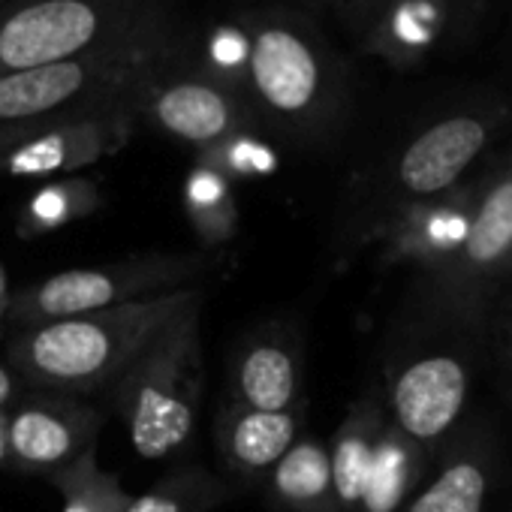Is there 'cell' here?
Wrapping results in <instances>:
<instances>
[{
	"instance_id": "obj_12",
	"label": "cell",
	"mask_w": 512,
	"mask_h": 512,
	"mask_svg": "<svg viewBox=\"0 0 512 512\" xmlns=\"http://www.w3.org/2000/svg\"><path fill=\"white\" fill-rule=\"evenodd\" d=\"M464 401V371L455 359L434 356L410 365L395 383L392 404L401 428L413 437H437L452 425Z\"/></svg>"
},
{
	"instance_id": "obj_26",
	"label": "cell",
	"mask_w": 512,
	"mask_h": 512,
	"mask_svg": "<svg viewBox=\"0 0 512 512\" xmlns=\"http://www.w3.org/2000/svg\"><path fill=\"white\" fill-rule=\"evenodd\" d=\"M7 305H10V290H7L4 266H0V317H7Z\"/></svg>"
},
{
	"instance_id": "obj_23",
	"label": "cell",
	"mask_w": 512,
	"mask_h": 512,
	"mask_svg": "<svg viewBox=\"0 0 512 512\" xmlns=\"http://www.w3.org/2000/svg\"><path fill=\"white\" fill-rule=\"evenodd\" d=\"M401 485H404V452H398L392 443L374 446L371 473H368V485L362 494L365 506L371 512H389L392 503L398 500Z\"/></svg>"
},
{
	"instance_id": "obj_11",
	"label": "cell",
	"mask_w": 512,
	"mask_h": 512,
	"mask_svg": "<svg viewBox=\"0 0 512 512\" xmlns=\"http://www.w3.org/2000/svg\"><path fill=\"white\" fill-rule=\"evenodd\" d=\"M302 407L266 413L250 410L235 401H223L214 419V446L229 473L241 479H260L287 455L302 437Z\"/></svg>"
},
{
	"instance_id": "obj_10",
	"label": "cell",
	"mask_w": 512,
	"mask_h": 512,
	"mask_svg": "<svg viewBox=\"0 0 512 512\" xmlns=\"http://www.w3.org/2000/svg\"><path fill=\"white\" fill-rule=\"evenodd\" d=\"M302 389L299 344L281 326H263L241 341L229 368V401L250 410H290Z\"/></svg>"
},
{
	"instance_id": "obj_3",
	"label": "cell",
	"mask_w": 512,
	"mask_h": 512,
	"mask_svg": "<svg viewBox=\"0 0 512 512\" xmlns=\"http://www.w3.org/2000/svg\"><path fill=\"white\" fill-rule=\"evenodd\" d=\"M166 67L163 40L136 37L73 61L0 76V124L67 118L133 103L139 88Z\"/></svg>"
},
{
	"instance_id": "obj_17",
	"label": "cell",
	"mask_w": 512,
	"mask_h": 512,
	"mask_svg": "<svg viewBox=\"0 0 512 512\" xmlns=\"http://www.w3.org/2000/svg\"><path fill=\"white\" fill-rule=\"evenodd\" d=\"M184 211L205 247H223L238 232V205L229 181L202 163H196V169L187 175Z\"/></svg>"
},
{
	"instance_id": "obj_20",
	"label": "cell",
	"mask_w": 512,
	"mask_h": 512,
	"mask_svg": "<svg viewBox=\"0 0 512 512\" xmlns=\"http://www.w3.org/2000/svg\"><path fill=\"white\" fill-rule=\"evenodd\" d=\"M199 163L208 166V169H214L226 181L263 178V175H272L278 169L275 151L266 142L253 139L250 133H238V136L223 139L214 148H205L199 154Z\"/></svg>"
},
{
	"instance_id": "obj_15",
	"label": "cell",
	"mask_w": 512,
	"mask_h": 512,
	"mask_svg": "<svg viewBox=\"0 0 512 512\" xmlns=\"http://www.w3.org/2000/svg\"><path fill=\"white\" fill-rule=\"evenodd\" d=\"M238 494V485L199 464H184L160 476L145 494L133 497L127 512H211Z\"/></svg>"
},
{
	"instance_id": "obj_21",
	"label": "cell",
	"mask_w": 512,
	"mask_h": 512,
	"mask_svg": "<svg viewBox=\"0 0 512 512\" xmlns=\"http://www.w3.org/2000/svg\"><path fill=\"white\" fill-rule=\"evenodd\" d=\"M509 244H512V181L500 184L485 199L467 235V256L473 263H491Z\"/></svg>"
},
{
	"instance_id": "obj_22",
	"label": "cell",
	"mask_w": 512,
	"mask_h": 512,
	"mask_svg": "<svg viewBox=\"0 0 512 512\" xmlns=\"http://www.w3.org/2000/svg\"><path fill=\"white\" fill-rule=\"evenodd\" d=\"M482 494V473L473 464H455L410 506V512H479Z\"/></svg>"
},
{
	"instance_id": "obj_16",
	"label": "cell",
	"mask_w": 512,
	"mask_h": 512,
	"mask_svg": "<svg viewBox=\"0 0 512 512\" xmlns=\"http://www.w3.org/2000/svg\"><path fill=\"white\" fill-rule=\"evenodd\" d=\"M103 196L100 187L88 178H67V181H52L40 187L22 208L16 220V235L22 241L43 238L49 232H58L61 226L73 220H85L100 208Z\"/></svg>"
},
{
	"instance_id": "obj_2",
	"label": "cell",
	"mask_w": 512,
	"mask_h": 512,
	"mask_svg": "<svg viewBox=\"0 0 512 512\" xmlns=\"http://www.w3.org/2000/svg\"><path fill=\"white\" fill-rule=\"evenodd\" d=\"M199 302L163 326L109 389L139 458L160 461L187 446L205 389Z\"/></svg>"
},
{
	"instance_id": "obj_19",
	"label": "cell",
	"mask_w": 512,
	"mask_h": 512,
	"mask_svg": "<svg viewBox=\"0 0 512 512\" xmlns=\"http://www.w3.org/2000/svg\"><path fill=\"white\" fill-rule=\"evenodd\" d=\"M371 458H374V443L371 437L356 428L347 425L338 434V443L329 455L332 464V491L341 503L353 506L362 500L365 485H368V473H371Z\"/></svg>"
},
{
	"instance_id": "obj_8",
	"label": "cell",
	"mask_w": 512,
	"mask_h": 512,
	"mask_svg": "<svg viewBox=\"0 0 512 512\" xmlns=\"http://www.w3.org/2000/svg\"><path fill=\"white\" fill-rule=\"evenodd\" d=\"M163 70L139 88L133 100L139 118H148L166 136L196 145L199 151L247 130V109L232 91L202 76L166 79Z\"/></svg>"
},
{
	"instance_id": "obj_24",
	"label": "cell",
	"mask_w": 512,
	"mask_h": 512,
	"mask_svg": "<svg viewBox=\"0 0 512 512\" xmlns=\"http://www.w3.org/2000/svg\"><path fill=\"white\" fill-rule=\"evenodd\" d=\"M52 121L58 118H46V121H19V124H0V163H4L22 142H28L31 136H37L40 130H46Z\"/></svg>"
},
{
	"instance_id": "obj_27",
	"label": "cell",
	"mask_w": 512,
	"mask_h": 512,
	"mask_svg": "<svg viewBox=\"0 0 512 512\" xmlns=\"http://www.w3.org/2000/svg\"><path fill=\"white\" fill-rule=\"evenodd\" d=\"M0 464H7V413H0Z\"/></svg>"
},
{
	"instance_id": "obj_4",
	"label": "cell",
	"mask_w": 512,
	"mask_h": 512,
	"mask_svg": "<svg viewBox=\"0 0 512 512\" xmlns=\"http://www.w3.org/2000/svg\"><path fill=\"white\" fill-rule=\"evenodd\" d=\"M205 253H151L112 266L67 269L10 296L7 317L16 326H43L130 302H145L193 287L208 272Z\"/></svg>"
},
{
	"instance_id": "obj_13",
	"label": "cell",
	"mask_w": 512,
	"mask_h": 512,
	"mask_svg": "<svg viewBox=\"0 0 512 512\" xmlns=\"http://www.w3.org/2000/svg\"><path fill=\"white\" fill-rule=\"evenodd\" d=\"M485 130L473 118H452L422 133L401 157V184L413 193H437L449 187L479 154Z\"/></svg>"
},
{
	"instance_id": "obj_1",
	"label": "cell",
	"mask_w": 512,
	"mask_h": 512,
	"mask_svg": "<svg viewBox=\"0 0 512 512\" xmlns=\"http://www.w3.org/2000/svg\"><path fill=\"white\" fill-rule=\"evenodd\" d=\"M202 299L199 287L82 317L31 326L13 338L10 368L31 386L61 395L109 392L151 338Z\"/></svg>"
},
{
	"instance_id": "obj_18",
	"label": "cell",
	"mask_w": 512,
	"mask_h": 512,
	"mask_svg": "<svg viewBox=\"0 0 512 512\" xmlns=\"http://www.w3.org/2000/svg\"><path fill=\"white\" fill-rule=\"evenodd\" d=\"M49 479L61 491L64 512H127L133 500L121 479L100 467L94 452H85L82 458L55 470Z\"/></svg>"
},
{
	"instance_id": "obj_14",
	"label": "cell",
	"mask_w": 512,
	"mask_h": 512,
	"mask_svg": "<svg viewBox=\"0 0 512 512\" xmlns=\"http://www.w3.org/2000/svg\"><path fill=\"white\" fill-rule=\"evenodd\" d=\"M269 488L272 497L293 512H329L335 491L326 446L311 437H299L272 467Z\"/></svg>"
},
{
	"instance_id": "obj_6",
	"label": "cell",
	"mask_w": 512,
	"mask_h": 512,
	"mask_svg": "<svg viewBox=\"0 0 512 512\" xmlns=\"http://www.w3.org/2000/svg\"><path fill=\"white\" fill-rule=\"evenodd\" d=\"M247 91L272 121H305L320 103L323 67L311 40L281 16L256 22L244 55Z\"/></svg>"
},
{
	"instance_id": "obj_5",
	"label": "cell",
	"mask_w": 512,
	"mask_h": 512,
	"mask_svg": "<svg viewBox=\"0 0 512 512\" xmlns=\"http://www.w3.org/2000/svg\"><path fill=\"white\" fill-rule=\"evenodd\" d=\"M148 34V16L133 0H28L0 16V76L73 61Z\"/></svg>"
},
{
	"instance_id": "obj_7",
	"label": "cell",
	"mask_w": 512,
	"mask_h": 512,
	"mask_svg": "<svg viewBox=\"0 0 512 512\" xmlns=\"http://www.w3.org/2000/svg\"><path fill=\"white\" fill-rule=\"evenodd\" d=\"M103 413L76 395L43 392L7 413V464L19 473H46L94 452Z\"/></svg>"
},
{
	"instance_id": "obj_25",
	"label": "cell",
	"mask_w": 512,
	"mask_h": 512,
	"mask_svg": "<svg viewBox=\"0 0 512 512\" xmlns=\"http://www.w3.org/2000/svg\"><path fill=\"white\" fill-rule=\"evenodd\" d=\"M16 395H19V374L10 365H0V413H7Z\"/></svg>"
},
{
	"instance_id": "obj_9",
	"label": "cell",
	"mask_w": 512,
	"mask_h": 512,
	"mask_svg": "<svg viewBox=\"0 0 512 512\" xmlns=\"http://www.w3.org/2000/svg\"><path fill=\"white\" fill-rule=\"evenodd\" d=\"M136 121L139 115L133 103L58 118L46 130L22 142L0 163V172L13 178H46L76 172L115 154L127 142Z\"/></svg>"
}]
</instances>
